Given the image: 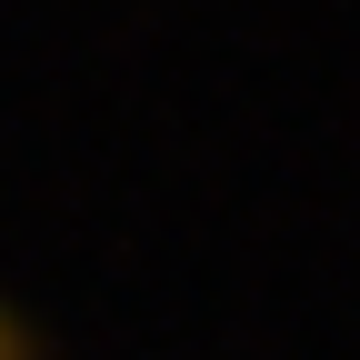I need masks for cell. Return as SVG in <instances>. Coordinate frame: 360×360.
<instances>
[{
	"label": "cell",
	"instance_id": "obj_1",
	"mask_svg": "<svg viewBox=\"0 0 360 360\" xmlns=\"http://www.w3.org/2000/svg\"><path fill=\"white\" fill-rule=\"evenodd\" d=\"M0 360H30V350H20V330H11V310H0Z\"/></svg>",
	"mask_w": 360,
	"mask_h": 360
}]
</instances>
